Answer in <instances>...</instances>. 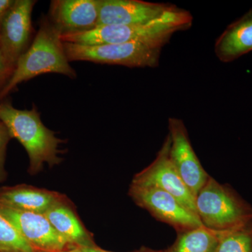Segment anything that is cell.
I'll return each instance as SVG.
<instances>
[{"label":"cell","mask_w":252,"mask_h":252,"mask_svg":"<svg viewBox=\"0 0 252 252\" xmlns=\"http://www.w3.org/2000/svg\"><path fill=\"white\" fill-rule=\"evenodd\" d=\"M69 63L61 35L44 16L32 44L18 60L14 72L0 90V99L21 83L41 74L57 73L74 79L77 74Z\"/></svg>","instance_id":"cell-1"},{"label":"cell","mask_w":252,"mask_h":252,"mask_svg":"<svg viewBox=\"0 0 252 252\" xmlns=\"http://www.w3.org/2000/svg\"><path fill=\"white\" fill-rule=\"evenodd\" d=\"M0 121L7 127L11 138L16 139L27 152L28 172L31 175L40 172L44 163L52 167L62 160L59 147L63 141L43 124L35 106L23 110L15 108L9 102H1Z\"/></svg>","instance_id":"cell-2"},{"label":"cell","mask_w":252,"mask_h":252,"mask_svg":"<svg viewBox=\"0 0 252 252\" xmlns=\"http://www.w3.org/2000/svg\"><path fill=\"white\" fill-rule=\"evenodd\" d=\"M191 22V15L174 6L161 17L145 24L100 26L86 32L61 37L63 42L84 45L143 43L162 47L172 34L189 27Z\"/></svg>","instance_id":"cell-3"},{"label":"cell","mask_w":252,"mask_h":252,"mask_svg":"<svg viewBox=\"0 0 252 252\" xmlns=\"http://www.w3.org/2000/svg\"><path fill=\"white\" fill-rule=\"evenodd\" d=\"M197 215L203 225L228 231L252 223V207L233 189L210 177L195 197Z\"/></svg>","instance_id":"cell-4"},{"label":"cell","mask_w":252,"mask_h":252,"mask_svg":"<svg viewBox=\"0 0 252 252\" xmlns=\"http://www.w3.org/2000/svg\"><path fill=\"white\" fill-rule=\"evenodd\" d=\"M68 61H88L132 67H154L161 46L143 43L84 45L63 42Z\"/></svg>","instance_id":"cell-5"},{"label":"cell","mask_w":252,"mask_h":252,"mask_svg":"<svg viewBox=\"0 0 252 252\" xmlns=\"http://www.w3.org/2000/svg\"><path fill=\"white\" fill-rule=\"evenodd\" d=\"M129 195L138 206L157 220L171 225L178 233L203 225L195 213L161 189L131 184Z\"/></svg>","instance_id":"cell-6"},{"label":"cell","mask_w":252,"mask_h":252,"mask_svg":"<svg viewBox=\"0 0 252 252\" xmlns=\"http://www.w3.org/2000/svg\"><path fill=\"white\" fill-rule=\"evenodd\" d=\"M36 1L15 0L0 28V52L11 75L18 60L27 51L32 32V12Z\"/></svg>","instance_id":"cell-7"},{"label":"cell","mask_w":252,"mask_h":252,"mask_svg":"<svg viewBox=\"0 0 252 252\" xmlns=\"http://www.w3.org/2000/svg\"><path fill=\"white\" fill-rule=\"evenodd\" d=\"M170 138L168 135L155 160L148 167L136 174L132 185L155 187L165 190L197 215L195 198L174 166L170 157Z\"/></svg>","instance_id":"cell-8"},{"label":"cell","mask_w":252,"mask_h":252,"mask_svg":"<svg viewBox=\"0 0 252 252\" xmlns=\"http://www.w3.org/2000/svg\"><path fill=\"white\" fill-rule=\"evenodd\" d=\"M168 124L170 159L181 178L195 198L210 176L194 152L183 122L170 118Z\"/></svg>","instance_id":"cell-9"},{"label":"cell","mask_w":252,"mask_h":252,"mask_svg":"<svg viewBox=\"0 0 252 252\" xmlns=\"http://www.w3.org/2000/svg\"><path fill=\"white\" fill-rule=\"evenodd\" d=\"M100 0H54L50 22L61 36L80 34L97 27Z\"/></svg>","instance_id":"cell-10"},{"label":"cell","mask_w":252,"mask_h":252,"mask_svg":"<svg viewBox=\"0 0 252 252\" xmlns=\"http://www.w3.org/2000/svg\"><path fill=\"white\" fill-rule=\"evenodd\" d=\"M0 213L12 223L35 251H59L69 245L42 214L4 207H0Z\"/></svg>","instance_id":"cell-11"},{"label":"cell","mask_w":252,"mask_h":252,"mask_svg":"<svg viewBox=\"0 0 252 252\" xmlns=\"http://www.w3.org/2000/svg\"><path fill=\"white\" fill-rule=\"evenodd\" d=\"M173 7L140 0H100L97 27L145 24L161 17Z\"/></svg>","instance_id":"cell-12"},{"label":"cell","mask_w":252,"mask_h":252,"mask_svg":"<svg viewBox=\"0 0 252 252\" xmlns=\"http://www.w3.org/2000/svg\"><path fill=\"white\" fill-rule=\"evenodd\" d=\"M67 200V197L63 194L29 185L0 188V207L20 211L44 215L54 205Z\"/></svg>","instance_id":"cell-13"},{"label":"cell","mask_w":252,"mask_h":252,"mask_svg":"<svg viewBox=\"0 0 252 252\" xmlns=\"http://www.w3.org/2000/svg\"><path fill=\"white\" fill-rule=\"evenodd\" d=\"M252 51V9L230 25L215 44V53L223 62H230Z\"/></svg>","instance_id":"cell-14"},{"label":"cell","mask_w":252,"mask_h":252,"mask_svg":"<svg viewBox=\"0 0 252 252\" xmlns=\"http://www.w3.org/2000/svg\"><path fill=\"white\" fill-rule=\"evenodd\" d=\"M44 215L68 243L77 247L93 246L90 235L81 224L69 200L54 205Z\"/></svg>","instance_id":"cell-15"},{"label":"cell","mask_w":252,"mask_h":252,"mask_svg":"<svg viewBox=\"0 0 252 252\" xmlns=\"http://www.w3.org/2000/svg\"><path fill=\"white\" fill-rule=\"evenodd\" d=\"M228 231L210 229L203 225L178 233L175 243L166 250L156 251L144 248L140 252H213Z\"/></svg>","instance_id":"cell-16"},{"label":"cell","mask_w":252,"mask_h":252,"mask_svg":"<svg viewBox=\"0 0 252 252\" xmlns=\"http://www.w3.org/2000/svg\"><path fill=\"white\" fill-rule=\"evenodd\" d=\"M213 252H252V223L227 232Z\"/></svg>","instance_id":"cell-17"},{"label":"cell","mask_w":252,"mask_h":252,"mask_svg":"<svg viewBox=\"0 0 252 252\" xmlns=\"http://www.w3.org/2000/svg\"><path fill=\"white\" fill-rule=\"evenodd\" d=\"M36 252L21 233L0 213V252Z\"/></svg>","instance_id":"cell-18"},{"label":"cell","mask_w":252,"mask_h":252,"mask_svg":"<svg viewBox=\"0 0 252 252\" xmlns=\"http://www.w3.org/2000/svg\"><path fill=\"white\" fill-rule=\"evenodd\" d=\"M11 137L7 127L4 123L0 121V183L6 178V172L4 169L5 157L7 144Z\"/></svg>","instance_id":"cell-19"},{"label":"cell","mask_w":252,"mask_h":252,"mask_svg":"<svg viewBox=\"0 0 252 252\" xmlns=\"http://www.w3.org/2000/svg\"><path fill=\"white\" fill-rule=\"evenodd\" d=\"M15 0H0V28L8 11L14 4Z\"/></svg>","instance_id":"cell-20"},{"label":"cell","mask_w":252,"mask_h":252,"mask_svg":"<svg viewBox=\"0 0 252 252\" xmlns=\"http://www.w3.org/2000/svg\"><path fill=\"white\" fill-rule=\"evenodd\" d=\"M83 250L84 252H112L106 251V250H102V249L96 248V247H82Z\"/></svg>","instance_id":"cell-21"},{"label":"cell","mask_w":252,"mask_h":252,"mask_svg":"<svg viewBox=\"0 0 252 252\" xmlns=\"http://www.w3.org/2000/svg\"><path fill=\"white\" fill-rule=\"evenodd\" d=\"M36 252H84L83 250L82 247H76V248L71 249V250H59V251L55 252H44V251H36Z\"/></svg>","instance_id":"cell-22"},{"label":"cell","mask_w":252,"mask_h":252,"mask_svg":"<svg viewBox=\"0 0 252 252\" xmlns=\"http://www.w3.org/2000/svg\"><path fill=\"white\" fill-rule=\"evenodd\" d=\"M8 74L6 72V67H5L4 61H3L2 57H1V52H0V77Z\"/></svg>","instance_id":"cell-23"},{"label":"cell","mask_w":252,"mask_h":252,"mask_svg":"<svg viewBox=\"0 0 252 252\" xmlns=\"http://www.w3.org/2000/svg\"></svg>","instance_id":"cell-24"}]
</instances>
